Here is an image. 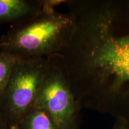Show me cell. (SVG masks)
I'll use <instances>...</instances> for the list:
<instances>
[{"label":"cell","instance_id":"7","mask_svg":"<svg viewBox=\"0 0 129 129\" xmlns=\"http://www.w3.org/2000/svg\"><path fill=\"white\" fill-rule=\"evenodd\" d=\"M17 59L9 53L0 51V96L9 82Z\"/></svg>","mask_w":129,"mask_h":129},{"label":"cell","instance_id":"3","mask_svg":"<svg viewBox=\"0 0 129 129\" xmlns=\"http://www.w3.org/2000/svg\"><path fill=\"white\" fill-rule=\"evenodd\" d=\"M48 63V57L16 61L0 96V120L9 127L19 126L33 105Z\"/></svg>","mask_w":129,"mask_h":129},{"label":"cell","instance_id":"9","mask_svg":"<svg viewBox=\"0 0 129 129\" xmlns=\"http://www.w3.org/2000/svg\"><path fill=\"white\" fill-rule=\"evenodd\" d=\"M9 127L7 126L2 120H0V129H9Z\"/></svg>","mask_w":129,"mask_h":129},{"label":"cell","instance_id":"5","mask_svg":"<svg viewBox=\"0 0 129 129\" xmlns=\"http://www.w3.org/2000/svg\"><path fill=\"white\" fill-rule=\"evenodd\" d=\"M43 0H0V24L19 25L42 12Z\"/></svg>","mask_w":129,"mask_h":129},{"label":"cell","instance_id":"10","mask_svg":"<svg viewBox=\"0 0 129 129\" xmlns=\"http://www.w3.org/2000/svg\"><path fill=\"white\" fill-rule=\"evenodd\" d=\"M9 129H20L19 126H13L9 127Z\"/></svg>","mask_w":129,"mask_h":129},{"label":"cell","instance_id":"1","mask_svg":"<svg viewBox=\"0 0 129 129\" xmlns=\"http://www.w3.org/2000/svg\"><path fill=\"white\" fill-rule=\"evenodd\" d=\"M66 4L74 26L60 56L81 109L129 124V0Z\"/></svg>","mask_w":129,"mask_h":129},{"label":"cell","instance_id":"2","mask_svg":"<svg viewBox=\"0 0 129 129\" xmlns=\"http://www.w3.org/2000/svg\"><path fill=\"white\" fill-rule=\"evenodd\" d=\"M74 26L68 12L42 11L24 23L12 26L0 38V51L18 59H35L60 54Z\"/></svg>","mask_w":129,"mask_h":129},{"label":"cell","instance_id":"8","mask_svg":"<svg viewBox=\"0 0 129 129\" xmlns=\"http://www.w3.org/2000/svg\"><path fill=\"white\" fill-rule=\"evenodd\" d=\"M112 129H129V124L124 121L115 120Z\"/></svg>","mask_w":129,"mask_h":129},{"label":"cell","instance_id":"6","mask_svg":"<svg viewBox=\"0 0 129 129\" xmlns=\"http://www.w3.org/2000/svg\"><path fill=\"white\" fill-rule=\"evenodd\" d=\"M20 129H59L44 109L32 105L19 125Z\"/></svg>","mask_w":129,"mask_h":129},{"label":"cell","instance_id":"4","mask_svg":"<svg viewBox=\"0 0 129 129\" xmlns=\"http://www.w3.org/2000/svg\"><path fill=\"white\" fill-rule=\"evenodd\" d=\"M48 67L33 105L44 109L59 129H79L81 108L72 91L60 54Z\"/></svg>","mask_w":129,"mask_h":129}]
</instances>
